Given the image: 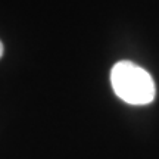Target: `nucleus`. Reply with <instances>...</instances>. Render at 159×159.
I'll return each mask as SVG.
<instances>
[{
	"mask_svg": "<svg viewBox=\"0 0 159 159\" xmlns=\"http://www.w3.org/2000/svg\"><path fill=\"white\" fill-rule=\"evenodd\" d=\"M111 84L115 94L128 105H149L156 94L150 74L130 61L115 63L111 71Z\"/></svg>",
	"mask_w": 159,
	"mask_h": 159,
	"instance_id": "obj_1",
	"label": "nucleus"
},
{
	"mask_svg": "<svg viewBox=\"0 0 159 159\" xmlns=\"http://www.w3.org/2000/svg\"><path fill=\"white\" fill-rule=\"evenodd\" d=\"M3 52H5V47H3V43L0 41V57L3 56Z\"/></svg>",
	"mask_w": 159,
	"mask_h": 159,
	"instance_id": "obj_2",
	"label": "nucleus"
}]
</instances>
